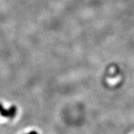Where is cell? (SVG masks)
<instances>
[{
	"mask_svg": "<svg viewBox=\"0 0 134 134\" xmlns=\"http://www.w3.org/2000/svg\"><path fill=\"white\" fill-rule=\"evenodd\" d=\"M16 111H17V109H16V107L15 105L11 106L8 109H5L3 107V105L0 103V114L2 116L13 118L16 116Z\"/></svg>",
	"mask_w": 134,
	"mask_h": 134,
	"instance_id": "6da1fadb",
	"label": "cell"
},
{
	"mask_svg": "<svg viewBox=\"0 0 134 134\" xmlns=\"http://www.w3.org/2000/svg\"><path fill=\"white\" fill-rule=\"evenodd\" d=\"M26 134H38V133L36 131H30V132H29L28 133H26Z\"/></svg>",
	"mask_w": 134,
	"mask_h": 134,
	"instance_id": "7a4b0ae2",
	"label": "cell"
}]
</instances>
